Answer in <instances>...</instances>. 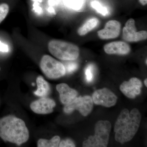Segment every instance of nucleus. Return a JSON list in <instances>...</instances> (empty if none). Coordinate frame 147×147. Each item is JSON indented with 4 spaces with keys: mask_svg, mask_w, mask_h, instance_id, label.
I'll use <instances>...</instances> for the list:
<instances>
[{
    "mask_svg": "<svg viewBox=\"0 0 147 147\" xmlns=\"http://www.w3.org/2000/svg\"><path fill=\"white\" fill-rule=\"evenodd\" d=\"M92 6L98 13L103 16H106L108 14V11L107 8L103 7L97 1H93L92 3Z\"/></svg>",
    "mask_w": 147,
    "mask_h": 147,
    "instance_id": "nucleus-18",
    "label": "nucleus"
},
{
    "mask_svg": "<svg viewBox=\"0 0 147 147\" xmlns=\"http://www.w3.org/2000/svg\"><path fill=\"white\" fill-rule=\"evenodd\" d=\"M0 137L5 142L20 146L28 140L29 131L23 120L8 115L0 119Z\"/></svg>",
    "mask_w": 147,
    "mask_h": 147,
    "instance_id": "nucleus-2",
    "label": "nucleus"
},
{
    "mask_svg": "<svg viewBox=\"0 0 147 147\" xmlns=\"http://www.w3.org/2000/svg\"><path fill=\"white\" fill-rule=\"evenodd\" d=\"M141 120V113L137 108L130 112L127 109L122 110L114 127L116 141L123 144L131 140L138 131Z\"/></svg>",
    "mask_w": 147,
    "mask_h": 147,
    "instance_id": "nucleus-1",
    "label": "nucleus"
},
{
    "mask_svg": "<svg viewBox=\"0 0 147 147\" xmlns=\"http://www.w3.org/2000/svg\"><path fill=\"white\" fill-rule=\"evenodd\" d=\"M142 87V81L138 78L133 77L128 82H124L121 84L120 89L127 97L133 99L141 93Z\"/></svg>",
    "mask_w": 147,
    "mask_h": 147,
    "instance_id": "nucleus-9",
    "label": "nucleus"
},
{
    "mask_svg": "<svg viewBox=\"0 0 147 147\" xmlns=\"http://www.w3.org/2000/svg\"><path fill=\"white\" fill-rule=\"evenodd\" d=\"M60 137L58 136H55L50 140L45 139H40L37 143L38 147H57L60 142Z\"/></svg>",
    "mask_w": 147,
    "mask_h": 147,
    "instance_id": "nucleus-16",
    "label": "nucleus"
},
{
    "mask_svg": "<svg viewBox=\"0 0 147 147\" xmlns=\"http://www.w3.org/2000/svg\"><path fill=\"white\" fill-rule=\"evenodd\" d=\"M56 89L59 94L61 102L64 105L71 102L78 94L76 90L71 88L67 84L64 83L58 84Z\"/></svg>",
    "mask_w": 147,
    "mask_h": 147,
    "instance_id": "nucleus-13",
    "label": "nucleus"
},
{
    "mask_svg": "<svg viewBox=\"0 0 147 147\" xmlns=\"http://www.w3.org/2000/svg\"><path fill=\"white\" fill-rule=\"evenodd\" d=\"M37 89L34 92L36 95L40 97H45L49 94L50 91L49 84L42 76H39L36 79Z\"/></svg>",
    "mask_w": 147,
    "mask_h": 147,
    "instance_id": "nucleus-14",
    "label": "nucleus"
},
{
    "mask_svg": "<svg viewBox=\"0 0 147 147\" xmlns=\"http://www.w3.org/2000/svg\"><path fill=\"white\" fill-rule=\"evenodd\" d=\"M130 50V46L123 41H114L104 46V51L108 55H126L129 53Z\"/></svg>",
    "mask_w": 147,
    "mask_h": 147,
    "instance_id": "nucleus-12",
    "label": "nucleus"
},
{
    "mask_svg": "<svg viewBox=\"0 0 147 147\" xmlns=\"http://www.w3.org/2000/svg\"><path fill=\"white\" fill-rule=\"evenodd\" d=\"M112 125L108 121L100 120L96 123L94 134L83 142L84 147H106L109 142Z\"/></svg>",
    "mask_w": 147,
    "mask_h": 147,
    "instance_id": "nucleus-4",
    "label": "nucleus"
},
{
    "mask_svg": "<svg viewBox=\"0 0 147 147\" xmlns=\"http://www.w3.org/2000/svg\"><path fill=\"white\" fill-rule=\"evenodd\" d=\"M139 2L142 5L145 6L147 4V0H139Z\"/></svg>",
    "mask_w": 147,
    "mask_h": 147,
    "instance_id": "nucleus-23",
    "label": "nucleus"
},
{
    "mask_svg": "<svg viewBox=\"0 0 147 147\" xmlns=\"http://www.w3.org/2000/svg\"><path fill=\"white\" fill-rule=\"evenodd\" d=\"M137 30L134 19H129L123 30V38L128 42H137L147 39V31L142 30L137 32Z\"/></svg>",
    "mask_w": 147,
    "mask_h": 147,
    "instance_id": "nucleus-7",
    "label": "nucleus"
},
{
    "mask_svg": "<svg viewBox=\"0 0 147 147\" xmlns=\"http://www.w3.org/2000/svg\"><path fill=\"white\" fill-rule=\"evenodd\" d=\"M0 70H1V67H0Z\"/></svg>",
    "mask_w": 147,
    "mask_h": 147,
    "instance_id": "nucleus-26",
    "label": "nucleus"
},
{
    "mask_svg": "<svg viewBox=\"0 0 147 147\" xmlns=\"http://www.w3.org/2000/svg\"><path fill=\"white\" fill-rule=\"evenodd\" d=\"M85 75L87 82L90 83L93 81L94 78L93 71L92 70V66L91 65H88L86 68Z\"/></svg>",
    "mask_w": 147,
    "mask_h": 147,
    "instance_id": "nucleus-19",
    "label": "nucleus"
},
{
    "mask_svg": "<svg viewBox=\"0 0 147 147\" xmlns=\"http://www.w3.org/2000/svg\"><path fill=\"white\" fill-rule=\"evenodd\" d=\"M59 147H75V145L71 139H66L65 140H62L60 142Z\"/></svg>",
    "mask_w": 147,
    "mask_h": 147,
    "instance_id": "nucleus-20",
    "label": "nucleus"
},
{
    "mask_svg": "<svg viewBox=\"0 0 147 147\" xmlns=\"http://www.w3.org/2000/svg\"><path fill=\"white\" fill-rule=\"evenodd\" d=\"M98 23V20L97 18H93L89 19L78 29V34L81 36L85 35L96 28Z\"/></svg>",
    "mask_w": 147,
    "mask_h": 147,
    "instance_id": "nucleus-15",
    "label": "nucleus"
},
{
    "mask_svg": "<svg viewBox=\"0 0 147 147\" xmlns=\"http://www.w3.org/2000/svg\"><path fill=\"white\" fill-rule=\"evenodd\" d=\"M120 23L116 20H110L105 24V28L97 32L98 35L101 39L116 38L120 33Z\"/></svg>",
    "mask_w": 147,
    "mask_h": 147,
    "instance_id": "nucleus-10",
    "label": "nucleus"
},
{
    "mask_svg": "<svg viewBox=\"0 0 147 147\" xmlns=\"http://www.w3.org/2000/svg\"><path fill=\"white\" fill-rule=\"evenodd\" d=\"M9 49L8 46L0 41V51L2 52H8Z\"/></svg>",
    "mask_w": 147,
    "mask_h": 147,
    "instance_id": "nucleus-22",
    "label": "nucleus"
},
{
    "mask_svg": "<svg viewBox=\"0 0 147 147\" xmlns=\"http://www.w3.org/2000/svg\"><path fill=\"white\" fill-rule=\"evenodd\" d=\"M144 84L145 86H146V87L147 86V79H146L144 80Z\"/></svg>",
    "mask_w": 147,
    "mask_h": 147,
    "instance_id": "nucleus-24",
    "label": "nucleus"
},
{
    "mask_svg": "<svg viewBox=\"0 0 147 147\" xmlns=\"http://www.w3.org/2000/svg\"><path fill=\"white\" fill-rule=\"evenodd\" d=\"M48 50L53 56L61 60H75L79 57V49L77 45L59 40H51Z\"/></svg>",
    "mask_w": 147,
    "mask_h": 147,
    "instance_id": "nucleus-3",
    "label": "nucleus"
},
{
    "mask_svg": "<svg viewBox=\"0 0 147 147\" xmlns=\"http://www.w3.org/2000/svg\"><path fill=\"white\" fill-rule=\"evenodd\" d=\"M92 98L95 104L107 108L115 105L117 99L116 95L107 88L96 90L93 93Z\"/></svg>",
    "mask_w": 147,
    "mask_h": 147,
    "instance_id": "nucleus-8",
    "label": "nucleus"
},
{
    "mask_svg": "<svg viewBox=\"0 0 147 147\" xmlns=\"http://www.w3.org/2000/svg\"><path fill=\"white\" fill-rule=\"evenodd\" d=\"M40 67L42 72L50 79H59L64 76L66 73L63 64L48 55L42 57Z\"/></svg>",
    "mask_w": 147,
    "mask_h": 147,
    "instance_id": "nucleus-5",
    "label": "nucleus"
},
{
    "mask_svg": "<svg viewBox=\"0 0 147 147\" xmlns=\"http://www.w3.org/2000/svg\"><path fill=\"white\" fill-rule=\"evenodd\" d=\"M9 9V5L7 3H2L0 4V24L7 16Z\"/></svg>",
    "mask_w": 147,
    "mask_h": 147,
    "instance_id": "nucleus-17",
    "label": "nucleus"
},
{
    "mask_svg": "<svg viewBox=\"0 0 147 147\" xmlns=\"http://www.w3.org/2000/svg\"><path fill=\"white\" fill-rule=\"evenodd\" d=\"M93 108V101L90 96L76 97L71 102L67 104L63 111L66 114H70L75 110H78L82 115L86 117L91 112Z\"/></svg>",
    "mask_w": 147,
    "mask_h": 147,
    "instance_id": "nucleus-6",
    "label": "nucleus"
},
{
    "mask_svg": "<svg viewBox=\"0 0 147 147\" xmlns=\"http://www.w3.org/2000/svg\"><path fill=\"white\" fill-rule=\"evenodd\" d=\"M65 67V69L66 72H67L68 73H70L77 69L78 65L77 63H69L66 65Z\"/></svg>",
    "mask_w": 147,
    "mask_h": 147,
    "instance_id": "nucleus-21",
    "label": "nucleus"
},
{
    "mask_svg": "<svg viewBox=\"0 0 147 147\" xmlns=\"http://www.w3.org/2000/svg\"><path fill=\"white\" fill-rule=\"evenodd\" d=\"M146 64L147 65V59H146Z\"/></svg>",
    "mask_w": 147,
    "mask_h": 147,
    "instance_id": "nucleus-25",
    "label": "nucleus"
},
{
    "mask_svg": "<svg viewBox=\"0 0 147 147\" xmlns=\"http://www.w3.org/2000/svg\"><path fill=\"white\" fill-rule=\"evenodd\" d=\"M56 103L53 99L43 97L32 102L30 108L38 114H48L53 113Z\"/></svg>",
    "mask_w": 147,
    "mask_h": 147,
    "instance_id": "nucleus-11",
    "label": "nucleus"
}]
</instances>
